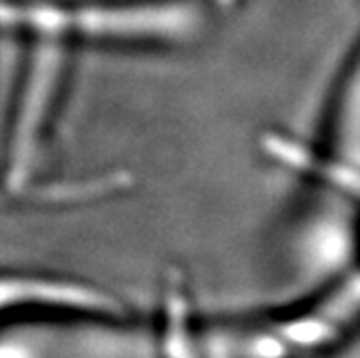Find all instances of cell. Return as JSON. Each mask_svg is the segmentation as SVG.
Masks as SVG:
<instances>
[{"label":"cell","mask_w":360,"mask_h":358,"mask_svg":"<svg viewBox=\"0 0 360 358\" xmlns=\"http://www.w3.org/2000/svg\"><path fill=\"white\" fill-rule=\"evenodd\" d=\"M203 13L194 0H139L86 7H0V22L46 35L76 32L95 39H181L201 26Z\"/></svg>","instance_id":"6da1fadb"},{"label":"cell","mask_w":360,"mask_h":358,"mask_svg":"<svg viewBox=\"0 0 360 358\" xmlns=\"http://www.w3.org/2000/svg\"><path fill=\"white\" fill-rule=\"evenodd\" d=\"M60 65H63L60 50L52 46L44 48L35 58V63H32V72L26 82L18 125L11 141V158H9V173H7L11 186L26 184L32 171V162H35L39 149L41 129L48 119V110L52 106V97L56 93Z\"/></svg>","instance_id":"7a4b0ae2"},{"label":"cell","mask_w":360,"mask_h":358,"mask_svg":"<svg viewBox=\"0 0 360 358\" xmlns=\"http://www.w3.org/2000/svg\"><path fill=\"white\" fill-rule=\"evenodd\" d=\"M261 147L276 165L360 201V162L343 155H323L285 134H266L261 139Z\"/></svg>","instance_id":"3957f363"},{"label":"cell","mask_w":360,"mask_h":358,"mask_svg":"<svg viewBox=\"0 0 360 358\" xmlns=\"http://www.w3.org/2000/svg\"><path fill=\"white\" fill-rule=\"evenodd\" d=\"M337 141L345 149L341 155L354 162L360 160V52L352 65L345 89L341 93V102L337 110Z\"/></svg>","instance_id":"277c9868"}]
</instances>
